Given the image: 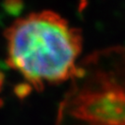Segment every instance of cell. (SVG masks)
Returning <instances> with one entry per match:
<instances>
[{
  "instance_id": "cell-3",
  "label": "cell",
  "mask_w": 125,
  "mask_h": 125,
  "mask_svg": "<svg viewBox=\"0 0 125 125\" xmlns=\"http://www.w3.org/2000/svg\"><path fill=\"white\" fill-rule=\"evenodd\" d=\"M3 75L2 74H0V86H1V84H2V80H3V77H2Z\"/></svg>"
},
{
  "instance_id": "cell-2",
  "label": "cell",
  "mask_w": 125,
  "mask_h": 125,
  "mask_svg": "<svg viewBox=\"0 0 125 125\" xmlns=\"http://www.w3.org/2000/svg\"><path fill=\"white\" fill-rule=\"evenodd\" d=\"M55 125H125V46L104 48L78 62Z\"/></svg>"
},
{
  "instance_id": "cell-1",
  "label": "cell",
  "mask_w": 125,
  "mask_h": 125,
  "mask_svg": "<svg viewBox=\"0 0 125 125\" xmlns=\"http://www.w3.org/2000/svg\"><path fill=\"white\" fill-rule=\"evenodd\" d=\"M4 37L7 64L35 90L70 81L75 74L82 33L56 12L43 10L20 17L5 30Z\"/></svg>"
}]
</instances>
